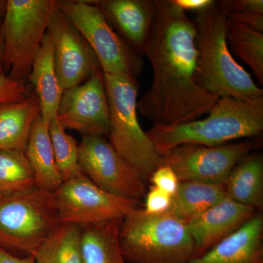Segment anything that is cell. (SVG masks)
I'll use <instances>...</instances> for the list:
<instances>
[{
	"mask_svg": "<svg viewBox=\"0 0 263 263\" xmlns=\"http://www.w3.org/2000/svg\"><path fill=\"white\" fill-rule=\"evenodd\" d=\"M61 224L54 193L35 186L0 197V248L34 255Z\"/></svg>",
	"mask_w": 263,
	"mask_h": 263,
	"instance_id": "6",
	"label": "cell"
},
{
	"mask_svg": "<svg viewBox=\"0 0 263 263\" xmlns=\"http://www.w3.org/2000/svg\"><path fill=\"white\" fill-rule=\"evenodd\" d=\"M28 79L39 100L41 117L48 123L56 119L64 90L57 76L53 46L48 32L33 62Z\"/></svg>",
	"mask_w": 263,
	"mask_h": 263,
	"instance_id": "17",
	"label": "cell"
},
{
	"mask_svg": "<svg viewBox=\"0 0 263 263\" xmlns=\"http://www.w3.org/2000/svg\"><path fill=\"white\" fill-rule=\"evenodd\" d=\"M95 3L128 46L141 53L155 19V0H101Z\"/></svg>",
	"mask_w": 263,
	"mask_h": 263,
	"instance_id": "15",
	"label": "cell"
},
{
	"mask_svg": "<svg viewBox=\"0 0 263 263\" xmlns=\"http://www.w3.org/2000/svg\"><path fill=\"white\" fill-rule=\"evenodd\" d=\"M49 133L63 182L84 175L79 164V144L75 138L66 133L57 119L49 122Z\"/></svg>",
	"mask_w": 263,
	"mask_h": 263,
	"instance_id": "26",
	"label": "cell"
},
{
	"mask_svg": "<svg viewBox=\"0 0 263 263\" xmlns=\"http://www.w3.org/2000/svg\"><path fill=\"white\" fill-rule=\"evenodd\" d=\"M82 228L60 224L34 254L36 263H84L81 250Z\"/></svg>",
	"mask_w": 263,
	"mask_h": 263,
	"instance_id": "23",
	"label": "cell"
},
{
	"mask_svg": "<svg viewBox=\"0 0 263 263\" xmlns=\"http://www.w3.org/2000/svg\"><path fill=\"white\" fill-rule=\"evenodd\" d=\"M224 187L227 196L242 205L260 210L263 208V157L251 152L235 166Z\"/></svg>",
	"mask_w": 263,
	"mask_h": 263,
	"instance_id": "20",
	"label": "cell"
},
{
	"mask_svg": "<svg viewBox=\"0 0 263 263\" xmlns=\"http://www.w3.org/2000/svg\"><path fill=\"white\" fill-rule=\"evenodd\" d=\"M150 180L153 186L172 197L177 191L180 183L179 178L174 171L169 166L164 164L155 170Z\"/></svg>",
	"mask_w": 263,
	"mask_h": 263,
	"instance_id": "28",
	"label": "cell"
},
{
	"mask_svg": "<svg viewBox=\"0 0 263 263\" xmlns=\"http://www.w3.org/2000/svg\"><path fill=\"white\" fill-rule=\"evenodd\" d=\"M1 196H2V195H0V197H1Z\"/></svg>",
	"mask_w": 263,
	"mask_h": 263,
	"instance_id": "36",
	"label": "cell"
},
{
	"mask_svg": "<svg viewBox=\"0 0 263 263\" xmlns=\"http://www.w3.org/2000/svg\"><path fill=\"white\" fill-rule=\"evenodd\" d=\"M208 117L176 125H158L146 133L160 155L186 143L218 146L262 134L263 101L220 98Z\"/></svg>",
	"mask_w": 263,
	"mask_h": 263,
	"instance_id": "3",
	"label": "cell"
},
{
	"mask_svg": "<svg viewBox=\"0 0 263 263\" xmlns=\"http://www.w3.org/2000/svg\"><path fill=\"white\" fill-rule=\"evenodd\" d=\"M226 38L230 51L248 66L263 85V32L227 18Z\"/></svg>",
	"mask_w": 263,
	"mask_h": 263,
	"instance_id": "24",
	"label": "cell"
},
{
	"mask_svg": "<svg viewBox=\"0 0 263 263\" xmlns=\"http://www.w3.org/2000/svg\"><path fill=\"white\" fill-rule=\"evenodd\" d=\"M61 224L85 227L122 220L138 208V201L105 191L85 175L63 182L54 192Z\"/></svg>",
	"mask_w": 263,
	"mask_h": 263,
	"instance_id": "9",
	"label": "cell"
},
{
	"mask_svg": "<svg viewBox=\"0 0 263 263\" xmlns=\"http://www.w3.org/2000/svg\"><path fill=\"white\" fill-rule=\"evenodd\" d=\"M25 155L34 172L36 186L54 193L63 183V180L52 146L49 123L41 115L33 125Z\"/></svg>",
	"mask_w": 263,
	"mask_h": 263,
	"instance_id": "19",
	"label": "cell"
},
{
	"mask_svg": "<svg viewBox=\"0 0 263 263\" xmlns=\"http://www.w3.org/2000/svg\"><path fill=\"white\" fill-rule=\"evenodd\" d=\"M263 218L257 213L239 230L186 263H263Z\"/></svg>",
	"mask_w": 263,
	"mask_h": 263,
	"instance_id": "16",
	"label": "cell"
},
{
	"mask_svg": "<svg viewBox=\"0 0 263 263\" xmlns=\"http://www.w3.org/2000/svg\"><path fill=\"white\" fill-rule=\"evenodd\" d=\"M110 110L109 143L146 182L163 159L143 131L138 117L136 78L104 73Z\"/></svg>",
	"mask_w": 263,
	"mask_h": 263,
	"instance_id": "5",
	"label": "cell"
},
{
	"mask_svg": "<svg viewBox=\"0 0 263 263\" xmlns=\"http://www.w3.org/2000/svg\"><path fill=\"white\" fill-rule=\"evenodd\" d=\"M0 263H36L32 255L19 257L0 248Z\"/></svg>",
	"mask_w": 263,
	"mask_h": 263,
	"instance_id": "33",
	"label": "cell"
},
{
	"mask_svg": "<svg viewBox=\"0 0 263 263\" xmlns=\"http://www.w3.org/2000/svg\"><path fill=\"white\" fill-rule=\"evenodd\" d=\"M197 84L218 98L263 101V89L235 60L226 38L227 16L216 1L196 13Z\"/></svg>",
	"mask_w": 263,
	"mask_h": 263,
	"instance_id": "2",
	"label": "cell"
},
{
	"mask_svg": "<svg viewBox=\"0 0 263 263\" xmlns=\"http://www.w3.org/2000/svg\"><path fill=\"white\" fill-rule=\"evenodd\" d=\"M122 220L81 228L83 262L128 263L119 242V227Z\"/></svg>",
	"mask_w": 263,
	"mask_h": 263,
	"instance_id": "22",
	"label": "cell"
},
{
	"mask_svg": "<svg viewBox=\"0 0 263 263\" xmlns=\"http://www.w3.org/2000/svg\"><path fill=\"white\" fill-rule=\"evenodd\" d=\"M155 2V19L141 52L152 65L153 79L138 101V111L158 125L197 120L219 98L197 84L195 24L172 0Z\"/></svg>",
	"mask_w": 263,
	"mask_h": 263,
	"instance_id": "1",
	"label": "cell"
},
{
	"mask_svg": "<svg viewBox=\"0 0 263 263\" xmlns=\"http://www.w3.org/2000/svg\"><path fill=\"white\" fill-rule=\"evenodd\" d=\"M119 242L128 263H186L195 257L186 224L167 212L149 214L137 208L121 221Z\"/></svg>",
	"mask_w": 263,
	"mask_h": 263,
	"instance_id": "4",
	"label": "cell"
},
{
	"mask_svg": "<svg viewBox=\"0 0 263 263\" xmlns=\"http://www.w3.org/2000/svg\"><path fill=\"white\" fill-rule=\"evenodd\" d=\"M41 107L32 93L22 101L0 103V149L25 152Z\"/></svg>",
	"mask_w": 263,
	"mask_h": 263,
	"instance_id": "18",
	"label": "cell"
},
{
	"mask_svg": "<svg viewBox=\"0 0 263 263\" xmlns=\"http://www.w3.org/2000/svg\"><path fill=\"white\" fill-rule=\"evenodd\" d=\"M36 186L25 152L0 149V195L19 193Z\"/></svg>",
	"mask_w": 263,
	"mask_h": 263,
	"instance_id": "25",
	"label": "cell"
},
{
	"mask_svg": "<svg viewBox=\"0 0 263 263\" xmlns=\"http://www.w3.org/2000/svg\"><path fill=\"white\" fill-rule=\"evenodd\" d=\"M251 138L218 146L186 143L162 154L163 164L169 166L180 181L224 184L235 166L260 146Z\"/></svg>",
	"mask_w": 263,
	"mask_h": 263,
	"instance_id": "10",
	"label": "cell"
},
{
	"mask_svg": "<svg viewBox=\"0 0 263 263\" xmlns=\"http://www.w3.org/2000/svg\"><path fill=\"white\" fill-rule=\"evenodd\" d=\"M176 7L183 11H201V10L212 6L215 1L213 0H172Z\"/></svg>",
	"mask_w": 263,
	"mask_h": 263,
	"instance_id": "32",
	"label": "cell"
},
{
	"mask_svg": "<svg viewBox=\"0 0 263 263\" xmlns=\"http://www.w3.org/2000/svg\"><path fill=\"white\" fill-rule=\"evenodd\" d=\"M8 8V1L7 0H0V21L4 18Z\"/></svg>",
	"mask_w": 263,
	"mask_h": 263,
	"instance_id": "35",
	"label": "cell"
},
{
	"mask_svg": "<svg viewBox=\"0 0 263 263\" xmlns=\"http://www.w3.org/2000/svg\"><path fill=\"white\" fill-rule=\"evenodd\" d=\"M256 214L257 211L252 208L226 197L186 223L195 243V257H200L233 234Z\"/></svg>",
	"mask_w": 263,
	"mask_h": 263,
	"instance_id": "14",
	"label": "cell"
},
{
	"mask_svg": "<svg viewBox=\"0 0 263 263\" xmlns=\"http://www.w3.org/2000/svg\"><path fill=\"white\" fill-rule=\"evenodd\" d=\"M79 164L88 179L108 193L137 201L146 196V182L103 137H82Z\"/></svg>",
	"mask_w": 263,
	"mask_h": 263,
	"instance_id": "11",
	"label": "cell"
},
{
	"mask_svg": "<svg viewBox=\"0 0 263 263\" xmlns=\"http://www.w3.org/2000/svg\"><path fill=\"white\" fill-rule=\"evenodd\" d=\"M227 18L263 32V14L260 13H233L227 15Z\"/></svg>",
	"mask_w": 263,
	"mask_h": 263,
	"instance_id": "31",
	"label": "cell"
},
{
	"mask_svg": "<svg viewBox=\"0 0 263 263\" xmlns=\"http://www.w3.org/2000/svg\"><path fill=\"white\" fill-rule=\"evenodd\" d=\"M53 0H8L3 20L5 72L25 83L47 32Z\"/></svg>",
	"mask_w": 263,
	"mask_h": 263,
	"instance_id": "8",
	"label": "cell"
},
{
	"mask_svg": "<svg viewBox=\"0 0 263 263\" xmlns=\"http://www.w3.org/2000/svg\"><path fill=\"white\" fill-rule=\"evenodd\" d=\"M216 3L226 16L233 13L263 14L262 0H221Z\"/></svg>",
	"mask_w": 263,
	"mask_h": 263,
	"instance_id": "30",
	"label": "cell"
},
{
	"mask_svg": "<svg viewBox=\"0 0 263 263\" xmlns=\"http://www.w3.org/2000/svg\"><path fill=\"white\" fill-rule=\"evenodd\" d=\"M47 32L51 39L53 58L62 89L85 82L100 67L94 52L80 32L53 2Z\"/></svg>",
	"mask_w": 263,
	"mask_h": 263,
	"instance_id": "13",
	"label": "cell"
},
{
	"mask_svg": "<svg viewBox=\"0 0 263 263\" xmlns=\"http://www.w3.org/2000/svg\"><path fill=\"white\" fill-rule=\"evenodd\" d=\"M29 95L25 83L13 80L6 75H0V103L22 101Z\"/></svg>",
	"mask_w": 263,
	"mask_h": 263,
	"instance_id": "27",
	"label": "cell"
},
{
	"mask_svg": "<svg viewBox=\"0 0 263 263\" xmlns=\"http://www.w3.org/2000/svg\"><path fill=\"white\" fill-rule=\"evenodd\" d=\"M57 119L65 130L78 131L83 136H108L110 110L100 67L83 84L64 91Z\"/></svg>",
	"mask_w": 263,
	"mask_h": 263,
	"instance_id": "12",
	"label": "cell"
},
{
	"mask_svg": "<svg viewBox=\"0 0 263 263\" xmlns=\"http://www.w3.org/2000/svg\"><path fill=\"white\" fill-rule=\"evenodd\" d=\"M172 196L160 189L152 186L145 196L144 212L149 214H160L168 212Z\"/></svg>",
	"mask_w": 263,
	"mask_h": 263,
	"instance_id": "29",
	"label": "cell"
},
{
	"mask_svg": "<svg viewBox=\"0 0 263 263\" xmlns=\"http://www.w3.org/2000/svg\"><path fill=\"white\" fill-rule=\"evenodd\" d=\"M56 4L94 52L103 73L136 79L141 73L143 60L115 32L95 1L61 0Z\"/></svg>",
	"mask_w": 263,
	"mask_h": 263,
	"instance_id": "7",
	"label": "cell"
},
{
	"mask_svg": "<svg viewBox=\"0 0 263 263\" xmlns=\"http://www.w3.org/2000/svg\"><path fill=\"white\" fill-rule=\"evenodd\" d=\"M226 197L224 184L180 181L167 212L186 224Z\"/></svg>",
	"mask_w": 263,
	"mask_h": 263,
	"instance_id": "21",
	"label": "cell"
},
{
	"mask_svg": "<svg viewBox=\"0 0 263 263\" xmlns=\"http://www.w3.org/2000/svg\"><path fill=\"white\" fill-rule=\"evenodd\" d=\"M4 54V33H3V21H0V75H5Z\"/></svg>",
	"mask_w": 263,
	"mask_h": 263,
	"instance_id": "34",
	"label": "cell"
}]
</instances>
